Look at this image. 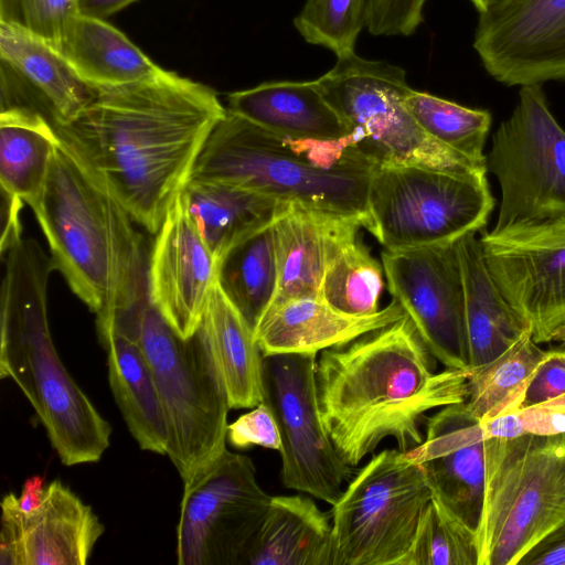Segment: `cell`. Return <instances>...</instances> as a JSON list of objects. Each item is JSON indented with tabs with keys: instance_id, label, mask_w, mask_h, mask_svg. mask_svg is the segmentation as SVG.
Returning <instances> with one entry per match:
<instances>
[{
	"instance_id": "obj_1",
	"label": "cell",
	"mask_w": 565,
	"mask_h": 565,
	"mask_svg": "<svg viewBox=\"0 0 565 565\" xmlns=\"http://www.w3.org/2000/svg\"><path fill=\"white\" fill-rule=\"evenodd\" d=\"M97 88L76 119L54 127L56 134L134 222L156 234L227 109L211 87L169 71Z\"/></svg>"
},
{
	"instance_id": "obj_2",
	"label": "cell",
	"mask_w": 565,
	"mask_h": 565,
	"mask_svg": "<svg viewBox=\"0 0 565 565\" xmlns=\"http://www.w3.org/2000/svg\"><path fill=\"white\" fill-rule=\"evenodd\" d=\"M435 369V358L407 315L321 351V417L347 465L358 466L386 438L402 451L415 449L430 411L466 402L470 370Z\"/></svg>"
},
{
	"instance_id": "obj_3",
	"label": "cell",
	"mask_w": 565,
	"mask_h": 565,
	"mask_svg": "<svg viewBox=\"0 0 565 565\" xmlns=\"http://www.w3.org/2000/svg\"><path fill=\"white\" fill-rule=\"evenodd\" d=\"M29 206L54 268L96 315L98 337L104 335L116 315L149 290L150 252L134 220L62 140Z\"/></svg>"
},
{
	"instance_id": "obj_4",
	"label": "cell",
	"mask_w": 565,
	"mask_h": 565,
	"mask_svg": "<svg viewBox=\"0 0 565 565\" xmlns=\"http://www.w3.org/2000/svg\"><path fill=\"white\" fill-rule=\"evenodd\" d=\"M1 254L0 376L22 391L65 466L96 462L109 447L111 428L55 350L46 307L52 258L22 237Z\"/></svg>"
},
{
	"instance_id": "obj_5",
	"label": "cell",
	"mask_w": 565,
	"mask_h": 565,
	"mask_svg": "<svg viewBox=\"0 0 565 565\" xmlns=\"http://www.w3.org/2000/svg\"><path fill=\"white\" fill-rule=\"evenodd\" d=\"M374 166L352 135L340 140L292 139L226 110L190 179L223 182L352 217L367 228L366 198Z\"/></svg>"
},
{
	"instance_id": "obj_6",
	"label": "cell",
	"mask_w": 565,
	"mask_h": 565,
	"mask_svg": "<svg viewBox=\"0 0 565 565\" xmlns=\"http://www.w3.org/2000/svg\"><path fill=\"white\" fill-rule=\"evenodd\" d=\"M137 341L154 377L169 429L167 456L183 484L226 449L231 409L212 343L200 323L180 337L151 300L150 292L120 311L108 333Z\"/></svg>"
},
{
	"instance_id": "obj_7",
	"label": "cell",
	"mask_w": 565,
	"mask_h": 565,
	"mask_svg": "<svg viewBox=\"0 0 565 565\" xmlns=\"http://www.w3.org/2000/svg\"><path fill=\"white\" fill-rule=\"evenodd\" d=\"M565 522V433L486 439L479 565H518Z\"/></svg>"
},
{
	"instance_id": "obj_8",
	"label": "cell",
	"mask_w": 565,
	"mask_h": 565,
	"mask_svg": "<svg viewBox=\"0 0 565 565\" xmlns=\"http://www.w3.org/2000/svg\"><path fill=\"white\" fill-rule=\"evenodd\" d=\"M327 100L344 119L358 149L375 164H408L470 173L487 171L430 138L405 106L413 89L406 72L355 52L337 57L317 78Z\"/></svg>"
},
{
	"instance_id": "obj_9",
	"label": "cell",
	"mask_w": 565,
	"mask_h": 565,
	"mask_svg": "<svg viewBox=\"0 0 565 565\" xmlns=\"http://www.w3.org/2000/svg\"><path fill=\"white\" fill-rule=\"evenodd\" d=\"M487 173L375 164L366 230L387 250L449 244L478 233L495 204Z\"/></svg>"
},
{
	"instance_id": "obj_10",
	"label": "cell",
	"mask_w": 565,
	"mask_h": 565,
	"mask_svg": "<svg viewBox=\"0 0 565 565\" xmlns=\"http://www.w3.org/2000/svg\"><path fill=\"white\" fill-rule=\"evenodd\" d=\"M433 497L409 451L374 455L332 505V565H401Z\"/></svg>"
},
{
	"instance_id": "obj_11",
	"label": "cell",
	"mask_w": 565,
	"mask_h": 565,
	"mask_svg": "<svg viewBox=\"0 0 565 565\" xmlns=\"http://www.w3.org/2000/svg\"><path fill=\"white\" fill-rule=\"evenodd\" d=\"M486 170L500 189L492 230L565 218V130L542 85L520 87L511 115L492 136Z\"/></svg>"
},
{
	"instance_id": "obj_12",
	"label": "cell",
	"mask_w": 565,
	"mask_h": 565,
	"mask_svg": "<svg viewBox=\"0 0 565 565\" xmlns=\"http://www.w3.org/2000/svg\"><path fill=\"white\" fill-rule=\"evenodd\" d=\"M262 393L281 437L284 487L335 504L351 480L352 467L337 451L322 422L317 354L263 356Z\"/></svg>"
},
{
	"instance_id": "obj_13",
	"label": "cell",
	"mask_w": 565,
	"mask_h": 565,
	"mask_svg": "<svg viewBox=\"0 0 565 565\" xmlns=\"http://www.w3.org/2000/svg\"><path fill=\"white\" fill-rule=\"evenodd\" d=\"M271 499L258 484L252 459L225 449L183 484L178 564L245 565Z\"/></svg>"
},
{
	"instance_id": "obj_14",
	"label": "cell",
	"mask_w": 565,
	"mask_h": 565,
	"mask_svg": "<svg viewBox=\"0 0 565 565\" xmlns=\"http://www.w3.org/2000/svg\"><path fill=\"white\" fill-rule=\"evenodd\" d=\"M482 254L495 285L536 343L565 327V218L483 232Z\"/></svg>"
},
{
	"instance_id": "obj_15",
	"label": "cell",
	"mask_w": 565,
	"mask_h": 565,
	"mask_svg": "<svg viewBox=\"0 0 565 565\" xmlns=\"http://www.w3.org/2000/svg\"><path fill=\"white\" fill-rule=\"evenodd\" d=\"M387 288L423 342L449 369H469L465 290L456 242L382 253Z\"/></svg>"
},
{
	"instance_id": "obj_16",
	"label": "cell",
	"mask_w": 565,
	"mask_h": 565,
	"mask_svg": "<svg viewBox=\"0 0 565 565\" xmlns=\"http://www.w3.org/2000/svg\"><path fill=\"white\" fill-rule=\"evenodd\" d=\"M478 14L473 49L492 78L520 87L565 81V0H505Z\"/></svg>"
},
{
	"instance_id": "obj_17",
	"label": "cell",
	"mask_w": 565,
	"mask_h": 565,
	"mask_svg": "<svg viewBox=\"0 0 565 565\" xmlns=\"http://www.w3.org/2000/svg\"><path fill=\"white\" fill-rule=\"evenodd\" d=\"M8 493L1 502V565H85L104 525L60 480L44 491L41 505L28 513Z\"/></svg>"
},
{
	"instance_id": "obj_18",
	"label": "cell",
	"mask_w": 565,
	"mask_h": 565,
	"mask_svg": "<svg viewBox=\"0 0 565 565\" xmlns=\"http://www.w3.org/2000/svg\"><path fill=\"white\" fill-rule=\"evenodd\" d=\"M423 443L411 455L436 498L477 533L486 489V435L465 402L441 407L425 423Z\"/></svg>"
},
{
	"instance_id": "obj_19",
	"label": "cell",
	"mask_w": 565,
	"mask_h": 565,
	"mask_svg": "<svg viewBox=\"0 0 565 565\" xmlns=\"http://www.w3.org/2000/svg\"><path fill=\"white\" fill-rule=\"evenodd\" d=\"M1 109L42 115L53 127L76 119L98 88L84 81L54 46L0 23Z\"/></svg>"
},
{
	"instance_id": "obj_20",
	"label": "cell",
	"mask_w": 565,
	"mask_h": 565,
	"mask_svg": "<svg viewBox=\"0 0 565 565\" xmlns=\"http://www.w3.org/2000/svg\"><path fill=\"white\" fill-rule=\"evenodd\" d=\"M217 262L193 225L181 193L149 253L151 300L182 338L198 329L216 284Z\"/></svg>"
},
{
	"instance_id": "obj_21",
	"label": "cell",
	"mask_w": 565,
	"mask_h": 565,
	"mask_svg": "<svg viewBox=\"0 0 565 565\" xmlns=\"http://www.w3.org/2000/svg\"><path fill=\"white\" fill-rule=\"evenodd\" d=\"M393 299L370 316L341 312L322 298H297L264 312L254 335L263 356L280 353H315L343 345L405 316Z\"/></svg>"
},
{
	"instance_id": "obj_22",
	"label": "cell",
	"mask_w": 565,
	"mask_h": 565,
	"mask_svg": "<svg viewBox=\"0 0 565 565\" xmlns=\"http://www.w3.org/2000/svg\"><path fill=\"white\" fill-rule=\"evenodd\" d=\"M227 110L292 139L340 140L352 135L317 79L270 81L231 93Z\"/></svg>"
},
{
	"instance_id": "obj_23",
	"label": "cell",
	"mask_w": 565,
	"mask_h": 565,
	"mask_svg": "<svg viewBox=\"0 0 565 565\" xmlns=\"http://www.w3.org/2000/svg\"><path fill=\"white\" fill-rule=\"evenodd\" d=\"M350 218L282 202L273 222L277 290L266 310L291 299L321 298L320 288L332 243Z\"/></svg>"
},
{
	"instance_id": "obj_24",
	"label": "cell",
	"mask_w": 565,
	"mask_h": 565,
	"mask_svg": "<svg viewBox=\"0 0 565 565\" xmlns=\"http://www.w3.org/2000/svg\"><path fill=\"white\" fill-rule=\"evenodd\" d=\"M463 290L469 369H478L508 350L526 331L487 267L477 233L456 241Z\"/></svg>"
},
{
	"instance_id": "obj_25",
	"label": "cell",
	"mask_w": 565,
	"mask_h": 565,
	"mask_svg": "<svg viewBox=\"0 0 565 565\" xmlns=\"http://www.w3.org/2000/svg\"><path fill=\"white\" fill-rule=\"evenodd\" d=\"M245 565H332L330 516L309 497H273Z\"/></svg>"
},
{
	"instance_id": "obj_26",
	"label": "cell",
	"mask_w": 565,
	"mask_h": 565,
	"mask_svg": "<svg viewBox=\"0 0 565 565\" xmlns=\"http://www.w3.org/2000/svg\"><path fill=\"white\" fill-rule=\"evenodd\" d=\"M181 195L216 262L234 245L271 224L282 204L241 186L199 179H190Z\"/></svg>"
},
{
	"instance_id": "obj_27",
	"label": "cell",
	"mask_w": 565,
	"mask_h": 565,
	"mask_svg": "<svg viewBox=\"0 0 565 565\" xmlns=\"http://www.w3.org/2000/svg\"><path fill=\"white\" fill-rule=\"evenodd\" d=\"M58 51L95 87L150 79L166 72L105 19L81 13L66 23Z\"/></svg>"
},
{
	"instance_id": "obj_28",
	"label": "cell",
	"mask_w": 565,
	"mask_h": 565,
	"mask_svg": "<svg viewBox=\"0 0 565 565\" xmlns=\"http://www.w3.org/2000/svg\"><path fill=\"white\" fill-rule=\"evenodd\" d=\"M100 343L107 350L110 390L130 434L142 450L167 455V417L140 345L117 332Z\"/></svg>"
},
{
	"instance_id": "obj_29",
	"label": "cell",
	"mask_w": 565,
	"mask_h": 565,
	"mask_svg": "<svg viewBox=\"0 0 565 565\" xmlns=\"http://www.w3.org/2000/svg\"><path fill=\"white\" fill-rule=\"evenodd\" d=\"M221 369L231 408H253L262 403L263 354L254 330L215 284L201 322Z\"/></svg>"
},
{
	"instance_id": "obj_30",
	"label": "cell",
	"mask_w": 565,
	"mask_h": 565,
	"mask_svg": "<svg viewBox=\"0 0 565 565\" xmlns=\"http://www.w3.org/2000/svg\"><path fill=\"white\" fill-rule=\"evenodd\" d=\"M60 141L42 115L15 108L0 110L1 192L26 204L34 201Z\"/></svg>"
},
{
	"instance_id": "obj_31",
	"label": "cell",
	"mask_w": 565,
	"mask_h": 565,
	"mask_svg": "<svg viewBox=\"0 0 565 565\" xmlns=\"http://www.w3.org/2000/svg\"><path fill=\"white\" fill-rule=\"evenodd\" d=\"M362 224L348 220L335 236L326 264L320 297L332 308L352 316L377 312L384 288L383 265L359 237Z\"/></svg>"
},
{
	"instance_id": "obj_32",
	"label": "cell",
	"mask_w": 565,
	"mask_h": 565,
	"mask_svg": "<svg viewBox=\"0 0 565 565\" xmlns=\"http://www.w3.org/2000/svg\"><path fill=\"white\" fill-rule=\"evenodd\" d=\"M273 223L234 245L218 262L216 285L255 330L277 290Z\"/></svg>"
},
{
	"instance_id": "obj_33",
	"label": "cell",
	"mask_w": 565,
	"mask_h": 565,
	"mask_svg": "<svg viewBox=\"0 0 565 565\" xmlns=\"http://www.w3.org/2000/svg\"><path fill=\"white\" fill-rule=\"evenodd\" d=\"M526 331L489 363L470 370L466 404L481 423L520 409L525 391L546 355Z\"/></svg>"
},
{
	"instance_id": "obj_34",
	"label": "cell",
	"mask_w": 565,
	"mask_h": 565,
	"mask_svg": "<svg viewBox=\"0 0 565 565\" xmlns=\"http://www.w3.org/2000/svg\"><path fill=\"white\" fill-rule=\"evenodd\" d=\"M405 106L430 138L486 167L484 145L492 122L488 110L469 108L415 89L405 97Z\"/></svg>"
},
{
	"instance_id": "obj_35",
	"label": "cell",
	"mask_w": 565,
	"mask_h": 565,
	"mask_svg": "<svg viewBox=\"0 0 565 565\" xmlns=\"http://www.w3.org/2000/svg\"><path fill=\"white\" fill-rule=\"evenodd\" d=\"M401 565H479L477 533L433 497Z\"/></svg>"
},
{
	"instance_id": "obj_36",
	"label": "cell",
	"mask_w": 565,
	"mask_h": 565,
	"mask_svg": "<svg viewBox=\"0 0 565 565\" xmlns=\"http://www.w3.org/2000/svg\"><path fill=\"white\" fill-rule=\"evenodd\" d=\"M369 0H306L294 19L302 39L322 46L337 57L355 52V43L367 24Z\"/></svg>"
},
{
	"instance_id": "obj_37",
	"label": "cell",
	"mask_w": 565,
	"mask_h": 565,
	"mask_svg": "<svg viewBox=\"0 0 565 565\" xmlns=\"http://www.w3.org/2000/svg\"><path fill=\"white\" fill-rule=\"evenodd\" d=\"M75 13L76 0H0V23L36 36L57 51L65 25Z\"/></svg>"
},
{
	"instance_id": "obj_38",
	"label": "cell",
	"mask_w": 565,
	"mask_h": 565,
	"mask_svg": "<svg viewBox=\"0 0 565 565\" xmlns=\"http://www.w3.org/2000/svg\"><path fill=\"white\" fill-rule=\"evenodd\" d=\"M486 438L565 433V394L482 423Z\"/></svg>"
},
{
	"instance_id": "obj_39",
	"label": "cell",
	"mask_w": 565,
	"mask_h": 565,
	"mask_svg": "<svg viewBox=\"0 0 565 565\" xmlns=\"http://www.w3.org/2000/svg\"><path fill=\"white\" fill-rule=\"evenodd\" d=\"M427 0H369L367 31L373 35H412L423 22Z\"/></svg>"
},
{
	"instance_id": "obj_40",
	"label": "cell",
	"mask_w": 565,
	"mask_h": 565,
	"mask_svg": "<svg viewBox=\"0 0 565 565\" xmlns=\"http://www.w3.org/2000/svg\"><path fill=\"white\" fill-rule=\"evenodd\" d=\"M226 438L236 448L262 446L273 450L281 449L278 425L263 402L235 422L227 425Z\"/></svg>"
},
{
	"instance_id": "obj_41",
	"label": "cell",
	"mask_w": 565,
	"mask_h": 565,
	"mask_svg": "<svg viewBox=\"0 0 565 565\" xmlns=\"http://www.w3.org/2000/svg\"><path fill=\"white\" fill-rule=\"evenodd\" d=\"M565 394V350L546 351L525 391L520 409Z\"/></svg>"
},
{
	"instance_id": "obj_42",
	"label": "cell",
	"mask_w": 565,
	"mask_h": 565,
	"mask_svg": "<svg viewBox=\"0 0 565 565\" xmlns=\"http://www.w3.org/2000/svg\"><path fill=\"white\" fill-rule=\"evenodd\" d=\"M518 565H565V522L537 542Z\"/></svg>"
},
{
	"instance_id": "obj_43",
	"label": "cell",
	"mask_w": 565,
	"mask_h": 565,
	"mask_svg": "<svg viewBox=\"0 0 565 565\" xmlns=\"http://www.w3.org/2000/svg\"><path fill=\"white\" fill-rule=\"evenodd\" d=\"M136 0H76L77 13L106 19Z\"/></svg>"
},
{
	"instance_id": "obj_44",
	"label": "cell",
	"mask_w": 565,
	"mask_h": 565,
	"mask_svg": "<svg viewBox=\"0 0 565 565\" xmlns=\"http://www.w3.org/2000/svg\"><path fill=\"white\" fill-rule=\"evenodd\" d=\"M43 484L44 479L40 476H32L24 481L21 495L17 499L22 512H31L41 505L45 491Z\"/></svg>"
},
{
	"instance_id": "obj_45",
	"label": "cell",
	"mask_w": 565,
	"mask_h": 565,
	"mask_svg": "<svg viewBox=\"0 0 565 565\" xmlns=\"http://www.w3.org/2000/svg\"><path fill=\"white\" fill-rule=\"evenodd\" d=\"M478 13H483L501 4L505 0H470Z\"/></svg>"
},
{
	"instance_id": "obj_46",
	"label": "cell",
	"mask_w": 565,
	"mask_h": 565,
	"mask_svg": "<svg viewBox=\"0 0 565 565\" xmlns=\"http://www.w3.org/2000/svg\"><path fill=\"white\" fill-rule=\"evenodd\" d=\"M552 341H558L565 344V327L561 328L554 333Z\"/></svg>"
}]
</instances>
